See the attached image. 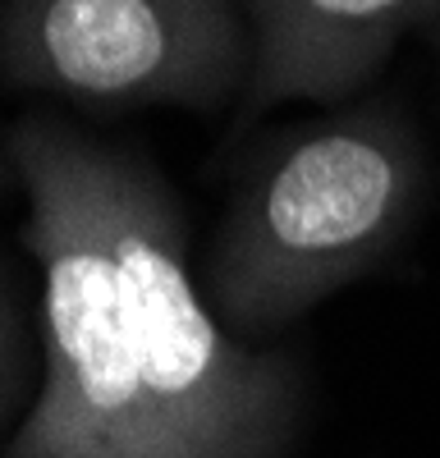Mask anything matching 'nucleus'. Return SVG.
Masks as SVG:
<instances>
[{
  "instance_id": "obj_2",
  "label": "nucleus",
  "mask_w": 440,
  "mask_h": 458,
  "mask_svg": "<svg viewBox=\"0 0 440 458\" xmlns=\"http://www.w3.org/2000/svg\"><path fill=\"white\" fill-rule=\"evenodd\" d=\"M101 229L129 293L147 394L170 458H280L299 417V371L252 353L202 302L183 220L152 165L73 133Z\"/></svg>"
},
{
  "instance_id": "obj_1",
  "label": "nucleus",
  "mask_w": 440,
  "mask_h": 458,
  "mask_svg": "<svg viewBox=\"0 0 440 458\" xmlns=\"http://www.w3.org/2000/svg\"><path fill=\"white\" fill-rule=\"evenodd\" d=\"M422 198V147L385 106L275 138L207 252L211 312L239 344L275 335L394 252Z\"/></svg>"
},
{
  "instance_id": "obj_5",
  "label": "nucleus",
  "mask_w": 440,
  "mask_h": 458,
  "mask_svg": "<svg viewBox=\"0 0 440 458\" xmlns=\"http://www.w3.org/2000/svg\"><path fill=\"white\" fill-rule=\"evenodd\" d=\"M248 114L280 101H335L385 64L409 28L440 19V0H248Z\"/></svg>"
},
{
  "instance_id": "obj_4",
  "label": "nucleus",
  "mask_w": 440,
  "mask_h": 458,
  "mask_svg": "<svg viewBox=\"0 0 440 458\" xmlns=\"http://www.w3.org/2000/svg\"><path fill=\"white\" fill-rule=\"evenodd\" d=\"M0 69L88 106L216 110L252 64L234 0H5Z\"/></svg>"
},
{
  "instance_id": "obj_7",
  "label": "nucleus",
  "mask_w": 440,
  "mask_h": 458,
  "mask_svg": "<svg viewBox=\"0 0 440 458\" xmlns=\"http://www.w3.org/2000/svg\"><path fill=\"white\" fill-rule=\"evenodd\" d=\"M10 170H14V165H5V157H0V183H5V179H10Z\"/></svg>"
},
{
  "instance_id": "obj_3",
  "label": "nucleus",
  "mask_w": 440,
  "mask_h": 458,
  "mask_svg": "<svg viewBox=\"0 0 440 458\" xmlns=\"http://www.w3.org/2000/svg\"><path fill=\"white\" fill-rule=\"evenodd\" d=\"M10 165L28 193L23 243L42 266L47 371L0 458H170L73 129L19 120Z\"/></svg>"
},
{
  "instance_id": "obj_6",
  "label": "nucleus",
  "mask_w": 440,
  "mask_h": 458,
  "mask_svg": "<svg viewBox=\"0 0 440 458\" xmlns=\"http://www.w3.org/2000/svg\"><path fill=\"white\" fill-rule=\"evenodd\" d=\"M28 386V362H23V321H19V302L10 289V276L0 266V436H5L10 417L23 399Z\"/></svg>"
}]
</instances>
